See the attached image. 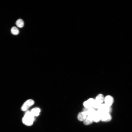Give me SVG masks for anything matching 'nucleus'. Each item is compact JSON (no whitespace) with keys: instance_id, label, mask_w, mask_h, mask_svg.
Masks as SVG:
<instances>
[{"instance_id":"obj_11","label":"nucleus","mask_w":132,"mask_h":132,"mask_svg":"<svg viewBox=\"0 0 132 132\" xmlns=\"http://www.w3.org/2000/svg\"><path fill=\"white\" fill-rule=\"evenodd\" d=\"M93 121L91 116H88L85 120L83 121L84 124L88 125L92 124Z\"/></svg>"},{"instance_id":"obj_6","label":"nucleus","mask_w":132,"mask_h":132,"mask_svg":"<svg viewBox=\"0 0 132 132\" xmlns=\"http://www.w3.org/2000/svg\"><path fill=\"white\" fill-rule=\"evenodd\" d=\"M111 116L110 113H106L101 114V121L104 122H108L111 120Z\"/></svg>"},{"instance_id":"obj_5","label":"nucleus","mask_w":132,"mask_h":132,"mask_svg":"<svg viewBox=\"0 0 132 132\" xmlns=\"http://www.w3.org/2000/svg\"><path fill=\"white\" fill-rule=\"evenodd\" d=\"M94 100V99L93 98H90L84 102L83 103V106L85 108H93Z\"/></svg>"},{"instance_id":"obj_9","label":"nucleus","mask_w":132,"mask_h":132,"mask_svg":"<svg viewBox=\"0 0 132 132\" xmlns=\"http://www.w3.org/2000/svg\"><path fill=\"white\" fill-rule=\"evenodd\" d=\"M87 115L84 111H82L79 112L77 115V119L80 121H84L87 118Z\"/></svg>"},{"instance_id":"obj_2","label":"nucleus","mask_w":132,"mask_h":132,"mask_svg":"<svg viewBox=\"0 0 132 132\" xmlns=\"http://www.w3.org/2000/svg\"><path fill=\"white\" fill-rule=\"evenodd\" d=\"M104 97L101 94H99L94 99V102L93 108L94 109H98L104 101Z\"/></svg>"},{"instance_id":"obj_13","label":"nucleus","mask_w":132,"mask_h":132,"mask_svg":"<svg viewBox=\"0 0 132 132\" xmlns=\"http://www.w3.org/2000/svg\"><path fill=\"white\" fill-rule=\"evenodd\" d=\"M16 24L18 27L21 28L24 26V23L23 20L22 19H18L16 22Z\"/></svg>"},{"instance_id":"obj_7","label":"nucleus","mask_w":132,"mask_h":132,"mask_svg":"<svg viewBox=\"0 0 132 132\" xmlns=\"http://www.w3.org/2000/svg\"><path fill=\"white\" fill-rule=\"evenodd\" d=\"M104 101L105 104L111 107L113 103L114 99L111 96L108 95L104 98Z\"/></svg>"},{"instance_id":"obj_14","label":"nucleus","mask_w":132,"mask_h":132,"mask_svg":"<svg viewBox=\"0 0 132 132\" xmlns=\"http://www.w3.org/2000/svg\"><path fill=\"white\" fill-rule=\"evenodd\" d=\"M11 33L14 35H17L19 33V31L18 29L15 26L12 27L11 29Z\"/></svg>"},{"instance_id":"obj_8","label":"nucleus","mask_w":132,"mask_h":132,"mask_svg":"<svg viewBox=\"0 0 132 132\" xmlns=\"http://www.w3.org/2000/svg\"><path fill=\"white\" fill-rule=\"evenodd\" d=\"M93 121L98 122L101 120V115L96 110L95 113L91 116Z\"/></svg>"},{"instance_id":"obj_1","label":"nucleus","mask_w":132,"mask_h":132,"mask_svg":"<svg viewBox=\"0 0 132 132\" xmlns=\"http://www.w3.org/2000/svg\"><path fill=\"white\" fill-rule=\"evenodd\" d=\"M34 120V117L31 114V111H26L22 119L23 123L28 126L32 125Z\"/></svg>"},{"instance_id":"obj_3","label":"nucleus","mask_w":132,"mask_h":132,"mask_svg":"<svg viewBox=\"0 0 132 132\" xmlns=\"http://www.w3.org/2000/svg\"><path fill=\"white\" fill-rule=\"evenodd\" d=\"M97 110L100 115L104 113H110L112 110L110 106H109L105 103H102L97 109Z\"/></svg>"},{"instance_id":"obj_4","label":"nucleus","mask_w":132,"mask_h":132,"mask_svg":"<svg viewBox=\"0 0 132 132\" xmlns=\"http://www.w3.org/2000/svg\"><path fill=\"white\" fill-rule=\"evenodd\" d=\"M34 103V101L32 99L27 100L23 104L21 107V109L23 111H26Z\"/></svg>"},{"instance_id":"obj_10","label":"nucleus","mask_w":132,"mask_h":132,"mask_svg":"<svg viewBox=\"0 0 132 132\" xmlns=\"http://www.w3.org/2000/svg\"><path fill=\"white\" fill-rule=\"evenodd\" d=\"M96 111L93 108H84L83 110V111L85 112L87 116H92Z\"/></svg>"},{"instance_id":"obj_12","label":"nucleus","mask_w":132,"mask_h":132,"mask_svg":"<svg viewBox=\"0 0 132 132\" xmlns=\"http://www.w3.org/2000/svg\"><path fill=\"white\" fill-rule=\"evenodd\" d=\"M30 111L34 117L37 116L39 115L40 110L38 108H34L33 109Z\"/></svg>"}]
</instances>
